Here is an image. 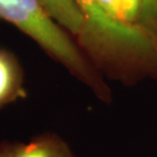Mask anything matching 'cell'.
Masks as SVG:
<instances>
[{"label": "cell", "mask_w": 157, "mask_h": 157, "mask_svg": "<svg viewBox=\"0 0 157 157\" xmlns=\"http://www.w3.org/2000/svg\"><path fill=\"white\" fill-rule=\"evenodd\" d=\"M0 157H78L58 134L43 132L28 141H0Z\"/></svg>", "instance_id": "3"}, {"label": "cell", "mask_w": 157, "mask_h": 157, "mask_svg": "<svg viewBox=\"0 0 157 157\" xmlns=\"http://www.w3.org/2000/svg\"><path fill=\"white\" fill-rule=\"evenodd\" d=\"M121 17L128 25H138L141 0H121Z\"/></svg>", "instance_id": "7"}, {"label": "cell", "mask_w": 157, "mask_h": 157, "mask_svg": "<svg viewBox=\"0 0 157 157\" xmlns=\"http://www.w3.org/2000/svg\"><path fill=\"white\" fill-rule=\"evenodd\" d=\"M138 26L157 41V0H141Z\"/></svg>", "instance_id": "6"}, {"label": "cell", "mask_w": 157, "mask_h": 157, "mask_svg": "<svg viewBox=\"0 0 157 157\" xmlns=\"http://www.w3.org/2000/svg\"><path fill=\"white\" fill-rule=\"evenodd\" d=\"M0 21L12 25L37 43L71 76L86 85L104 102L111 100L110 89L76 41L44 11L37 0H0Z\"/></svg>", "instance_id": "2"}, {"label": "cell", "mask_w": 157, "mask_h": 157, "mask_svg": "<svg viewBox=\"0 0 157 157\" xmlns=\"http://www.w3.org/2000/svg\"><path fill=\"white\" fill-rule=\"evenodd\" d=\"M98 1L102 9L109 15V17H113L117 21H124L121 17V0H98Z\"/></svg>", "instance_id": "8"}, {"label": "cell", "mask_w": 157, "mask_h": 157, "mask_svg": "<svg viewBox=\"0 0 157 157\" xmlns=\"http://www.w3.org/2000/svg\"><path fill=\"white\" fill-rule=\"evenodd\" d=\"M25 71L17 55L0 48V110L18 100L26 99Z\"/></svg>", "instance_id": "4"}, {"label": "cell", "mask_w": 157, "mask_h": 157, "mask_svg": "<svg viewBox=\"0 0 157 157\" xmlns=\"http://www.w3.org/2000/svg\"><path fill=\"white\" fill-rule=\"evenodd\" d=\"M84 17L78 45L101 75L132 85L157 77V41L138 25L109 17L98 0H75Z\"/></svg>", "instance_id": "1"}, {"label": "cell", "mask_w": 157, "mask_h": 157, "mask_svg": "<svg viewBox=\"0 0 157 157\" xmlns=\"http://www.w3.org/2000/svg\"><path fill=\"white\" fill-rule=\"evenodd\" d=\"M44 11L58 26L76 37L82 35L84 30V17L75 0H37Z\"/></svg>", "instance_id": "5"}]
</instances>
